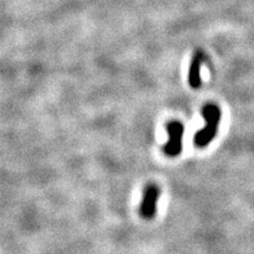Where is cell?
I'll return each mask as SVG.
<instances>
[{
  "instance_id": "6da1fadb",
  "label": "cell",
  "mask_w": 254,
  "mask_h": 254,
  "mask_svg": "<svg viewBox=\"0 0 254 254\" xmlns=\"http://www.w3.org/2000/svg\"><path fill=\"white\" fill-rule=\"evenodd\" d=\"M202 117H204L206 125L204 128L195 133L194 140H193L194 145L198 147H206L217 135L221 119V111L217 105L208 104L202 109Z\"/></svg>"
},
{
  "instance_id": "7a4b0ae2",
  "label": "cell",
  "mask_w": 254,
  "mask_h": 254,
  "mask_svg": "<svg viewBox=\"0 0 254 254\" xmlns=\"http://www.w3.org/2000/svg\"><path fill=\"white\" fill-rule=\"evenodd\" d=\"M168 141L165 145L164 152L168 157H177L182 153L183 150V136H184V125L182 123L173 120L167 125Z\"/></svg>"
},
{
  "instance_id": "3957f363",
  "label": "cell",
  "mask_w": 254,
  "mask_h": 254,
  "mask_svg": "<svg viewBox=\"0 0 254 254\" xmlns=\"http://www.w3.org/2000/svg\"><path fill=\"white\" fill-rule=\"evenodd\" d=\"M159 187L157 185H148L144 192L140 205V215L144 219H152L157 212V201L159 199Z\"/></svg>"
},
{
  "instance_id": "277c9868",
  "label": "cell",
  "mask_w": 254,
  "mask_h": 254,
  "mask_svg": "<svg viewBox=\"0 0 254 254\" xmlns=\"http://www.w3.org/2000/svg\"><path fill=\"white\" fill-rule=\"evenodd\" d=\"M204 55L201 52H196L193 57L192 63H190V73H189V82L192 88H199L201 86V78H200V67H201Z\"/></svg>"
}]
</instances>
